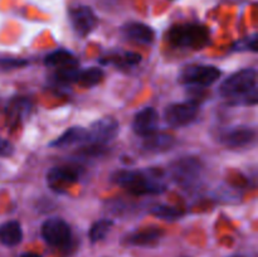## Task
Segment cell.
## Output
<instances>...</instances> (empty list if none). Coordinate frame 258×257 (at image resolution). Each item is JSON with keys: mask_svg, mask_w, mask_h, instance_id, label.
Listing matches in <instances>:
<instances>
[{"mask_svg": "<svg viewBox=\"0 0 258 257\" xmlns=\"http://www.w3.org/2000/svg\"><path fill=\"white\" fill-rule=\"evenodd\" d=\"M257 71L254 68H244L229 76L219 86V95L229 98L232 105H256Z\"/></svg>", "mask_w": 258, "mask_h": 257, "instance_id": "cell-1", "label": "cell"}, {"mask_svg": "<svg viewBox=\"0 0 258 257\" xmlns=\"http://www.w3.org/2000/svg\"><path fill=\"white\" fill-rule=\"evenodd\" d=\"M111 180L134 196H151L165 191L166 184L159 178L158 173L150 170H117L111 175Z\"/></svg>", "mask_w": 258, "mask_h": 257, "instance_id": "cell-2", "label": "cell"}, {"mask_svg": "<svg viewBox=\"0 0 258 257\" xmlns=\"http://www.w3.org/2000/svg\"><path fill=\"white\" fill-rule=\"evenodd\" d=\"M166 38L174 47L202 49L209 42V30L197 23L176 24L169 29Z\"/></svg>", "mask_w": 258, "mask_h": 257, "instance_id": "cell-3", "label": "cell"}, {"mask_svg": "<svg viewBox=\"0 0 258 257\" xmlns=\"http://www.w3.org/2000/svg\"><path fill=\"white\" fill-rule=\"evenodd\" d=\"M204 165L196 156H181L169 166L171 179L183 188L197 186L203 178Z\"/></svg>", "mask_w": 258, "mask_h": 257, "instance_id": "cell-4", "label": "cell"}, {"mask_svg": "<svg viewBox=\"0 0 258 257\" xmlns=\"http://www.w3.org/2000/svg\"><path fill=\"white\" fill-rule=\"evenodd\" d=\"M221 75V70L216 66L193 65L181 70L179 81L188 87L206 88L216 83Z\"/></svg>", "mask_w": 258, "mask_h": 257, "instance_id": "cell-5", "label": "cell"}, {"mask_svg": "<svg viewBox=\"0 0 258 257\" xmlns=\"http://www.w3.org/2000/svg\"><path fill=\"white\" fill-rule=\"evenodd\" d=\"M199 105L196 101L170 103L164 110V120L171 127H184L198 118Z\"/></svg>", "mask_w": 258, "mask_h": 257, "instance_id": "cell-6", "label": "cell"}, {"mask_svg": "<svg viewBox=\"0 0 258 257\" xmlns=\"http://www.w3.org/2000/svg\"><path fill=\"white\" fill-rule=\"evenodd\" d=\"M43 239L53 247H66L72 241V231L70 224L62 218H49L40 228Z\"/></svg>", "mask_w": 258, "mask_h": 257, "instance_id": "cell-7", "label": "cell"}, {"mask_svg": "<svg viewBox=\"0 0 258 257\" xmlns=\"http://www.w3.org/2000/svg\"><path fill=\"white\" fill-rule=\"evenodd\" d=\"M120 125L118 121L113 117H102L95 121L87 130V140L86 143L96 144V145H107L117 136Z\"/></svg>", "mask_w": 258, "mask_h": 257, "instance_id": "cell-8", "label": "cell"}, {"mask_svg": "<svg viewBox=\"0 0 258 257\" xmlns=\"http://www.w3.org/2000/svg\"><path fill=\"white\" fill-rule=\"evenodd\" d=\"M256 139V131L247 125H238L223 130L218 135L219 143L228 149H241L251 145Z\"/></svg>", "mask_w": 258, "mask_h": 257, "instance_id": "cell-9", "label": "cell"}, {"mask_svg": "<svg viewBox=\"0 0 258 257\" xmlns=\"http://www.w3.org/2000/svg\"><path fill=\"white\" fill-rule=\"evenodd\" d=\"M71 25L78 37H87L97 27V17L90 7L80 5L68 13Z\"/></svg>", "mask_w": 258, "mask_h": 257, "instance_id": "cell-10", "label": "cell"}, {"mask_svg": "<svg viewBox=\"0 0 258 257\" xmlns=\"http://www.w3.org/2000/svg\"><path fill=\"white\" fill-rule=\"evenodd\" d=\"M83 174V169L77 165H59L50 169L47 174V181L50 188L59 190L64 186L77 183Z\"/></svg>", "mask_w": 258, "mask_h": 257, "instance_id": "cell-11", "label": "cell"}, {"mask_svg": "<svg viewBox=\"0 0 258 257\" xmlns=\"http://www.w3.org/2000/svg\"><path fill=\"white\" fill-rule=\"evenodd\" d=\"M159 115L154 107H144L135 113L133 120V130L136 135L146 136L155 133L158 128Z\"/></svg>", "mask_w": 258, "mask_h": 257, "instance_id": "cell-12", "label": "cell"}, {"mask_svg": "<svg viewBox=\"0 0 258 257\" xmlns=\"http://www.w3.org/2000/svg\"><path fill=\"white\" fill-rule=\"evenodd\" d=\"M121 34L126 39L139 44H151L155 39V32L148 24L140 22H128L121 27Z\"/></svg>", "mask_w": 258, "mask_h": 257, "instance_id": "cell-13", "label": "cell"}, {"mask_svg": "<svg viewBox=\"0 0 258 257\" xmlns=\"http://www.w3.org/2000/svg\"><path fill=\"white\" fill-rule=\"evenodd\" d=\"M33 103L27 97H14L7 106V121L10 127H15L29 116Z\"/></svg>", "mask_w": 258, "mask_h": 257, "instance_id": "cell-14", "label": "cell"}, {"mask_svg": "<svg viewBox=\"0 0 258 257\" xmlns=\"http://www.w3.org/2000/svg\"><path fill=\"white\" fill-rule=\"evenodd\" d=\"M176 144L175 138L170 134L166 133H155L150 135L144 136L143 149L148 153H165V151L171 150Z\"/></svg>", "mask_w": 258, "mask_h": 257, "instance_id": "cell-15", "label": "cell"}, {"mask_svg": "<svg viewBox=\"0 0 258 257\" xmlns=\"http://www.w3.org/2000/svg\"><path fill=\"white\" fill-rule=\"evenodd\" d=\"M163 236V229L151 227V228L140 229V231H135L127 234L123 238V243L128 244V246H153V244L158 243Z\"/></svg>", "mask_w": 258, "mask_h": 257, "instance_id": "cell-16", "label": "cell"}, {"mask_svg": "<svg viewBox=\"0 0 258 257\" xmlns=\"http://www.w3.org/2000/svg\"><path fill=\"white\" fill-rule=\"evenodd\" d=\"M141 62V55L136 52L122 50V52H113L101 58V65H112L120 68L135 67Z\"/></svg>", "mask_w": 258, "mask_h": 257, "instance_id": "cell-17", "label": "cell"}, {"mask_svg": "<svg viewBox=\"0 0 258 257\" xmlns=\"http://www.w3.org/2000/svg\"><path fill=\"white\" fill-rule=\"evenodd\" d=\"M23 239L22 226L18 221H8L0 226V242L4 246L14 247Z\"/></svg>", "mask_w": 258, "mask_h": 257, "instance_id": "cell-18", "label": "cell"}, {"mask_svg": "<svg viewBox=\"0 0 258 257\" xmlns=\"http://www.w3.org/2000/svg\"><path fill=\"white\" fill-rule=\"evenodd\" d=\"M87 140V130L81 126H73L70 127L68 130H66L64 133L60 136H58L55 140H53L49 144V146L53 148H66V146H71L73 144L82 143V141Z\"/></svg>", "mask_w": 258, "mask_h": 257, "instance_id": "cell-19", "label": "cell"}, {"mask_svg": "<svg viewBox=\"0 0 258 257\" xmlns=\"http://www.w3.org/2000/svg\"><path fill=\"white\" fill-rule=\"evenodd\" d=\"M80 71L78 63L55 68V72L53 75V82L55 83V86H70L72 83H77Z\"/></svg>", "mask_w": 258, "mask_h": 257, "instance_id": "cell-20", "label": "cell"}, {"mask_svg": "<svg viewBox=\"0 0 258 257\" xmlns=\"http://www.w3.org/2000/svg\"><path fill=\"white\" fill-rule=\"evenodd\" d=\"M78 60L71 52L64 49H57L45 55L44 65L50 68H59L70 65H77Z\"/></svg>", "mask_w": 258, "mask_h": 257, "instance_id": "cell-21", "label": "cell"}, {"mask_svg": "<svg viewBox=\"0 0 258 257\" xmlns=\"http://www.w3.org/2000/svg\"><path fill=\"white\" fill-rule=\"evenodd\" d=\"M105 77V72L98 67H90L87 70H81L78 75L77 83H80L83 87H93L98 85Z\"/></svg>", "mask_w": 258, "mask_h": 257, "instance_id": "cell-22", "label": "cell"}, {"mask_svg": "<svg viewBox=\"0 0 258 257\" xmlns=\"http://www.w3.org/2000/svg\"><path fill=\"white\" fill-rule=\"evenodd\" d=\"M150 213L158 218L165 219V221H175L184 216V212L181 209L168 206V204H158V206L153 207L150 209Z\"/></svg>", "mask_w": 258, "mask_h": 257, "instance_id": "cell-23", "label": "cell"}, {"mask_svg": "<svg viewBox=\"0 0 258 257\" xmlns=\"http://www.w3.org/2000/svg\"><path fill=\"white\" fill-rule=\"evenodd\" d=\"M113 227V222L111 219H100V221L95 222L92 224V227L90 228V241L92 243L98 241H102L106 236L108 234V232L111 231V228Z\"/></svg>", "mask_w": 258, "mask_h": 257, "instance_id": "cell-24", "label": "cell"}, {"mask_svg": "<svg viewBox=\"0 0 258 257\" xmlns=\"http://www.w3.org/2000/svg\"><path fill=\"white\" fill-rule=\"evenodd\" d=\"M257 35L253 34L251 37L243 38V39L238 40L232 45V50L233 52H246V50H251V52H257Z\"/></svg>", "mask_w": 258, "mask_h": 257, "instance_id": "cell-25", "label": "cell"}, {"mask_svg": "<svg viewBox=\"0 0 258 257\" xmlns=\"http://www.w3.org/2000/svg\"><path fill=\"white\" fill-rule=\"evenodd\" d=\"M28 62L25 59H15V58H3L0 59V68L3 70H12V68H19L27 66Z\"/></svg>", "mask_w": 258, "mask_h": 257, "instance_id": "cell-26", "label": "cell"}, {"mask_svg": "<svg viewBox=\"0 0 258 257\" xmlns=\"http://www.w3.org/2000/svg\"><path fill=\"white\" fill-rule=\"evenodd\" d=\"M14 145L9 140L3 139L0 136V156L2 158H9V156H12L14 154Z\"/></svg>", "mask_w": 258, "mask_h": 257, "instance_id": "cell-27", "label": "cell"}, {"mask_svg": "<svg viewBox=\"0 0 258 257\" xmlns=\"http://www.w3.org/2000/svg\"><path fill=\"white\" fill-rule=\"evenodd\" d=\"M20 257H42V256L37 253H33V252H28V253H23Z\"/></svg>", "mask_w": 258, "mask_h": 257, "instance_id": "cell-28", "label": "cell"}, {"mask_svg": "<svg viewBox=\"0 0 258 257\" xmlns=\"http://www.w3.org/2000/svg\"><path fill=\"white\" fill-rule=\"evenodd\" d=\"M233 257H238V256H233Z\"/></svg>", "mask_w": 258, "mask_h": 257, "instance_id": "cell-29", "label": "cell"}]
</instances>
